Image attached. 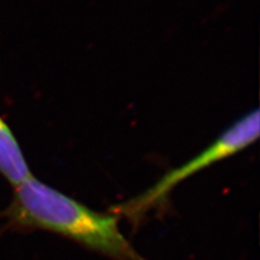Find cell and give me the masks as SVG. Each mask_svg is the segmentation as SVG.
Instances as JSON below:
<instances>
[{
  "label": "cell",
  "mask_w": 260,
  "mask_h": 260,
  "mask_svg": "<svg viewBox=\"0 0 260 260\" xmlns=\"http://www.w3.org/2000/svg\"><path fill=\"white\" fill-rule=\"evenodd\" d=\"M259 111L249 112L247 115L226 129L199 155L185 162L184 165L167 173L139 197L115 206L112 211L118 216L124 215L139 221V218L143 217L149 210L164 204L168 194L186 178L209 167L214 162L237 154L254 143L259 137Z\"/></svg>",
  "instance_id": "7a4b0ae2"
},
{
  "label": "cell",
  "mask_w": 260,
  "mask_h": 260,
  "mask_svg": "<svg viewBox=\"0 0 260 260\" xmlns=\"http://www.w3.org/2000/svg\"><path fill=\"white\" fill-rule=\"evenodd\" d=\"M0 174L14 188L31 177L21 146L12 130L2 116H0Z\"/></svg>",
  "instance_id": "3957f363"
},
{
  "label": "cell",
  "mask_w": 260,
  "mask_h": 260,
  "mask_svg": "<svg viewBox=\"0 0 260 260\" xmlns=\"http://www.w3.org/2000/svg\"><path fill=\"white\" fill-rule=\"evenodd\" d=\"M3 216L14 231H51L115 260H146L119 230L118 215L96 213L32 176L15 186Z\"/></svg>",
  "instance_id": "6da1fadb"
}]
</instances>
